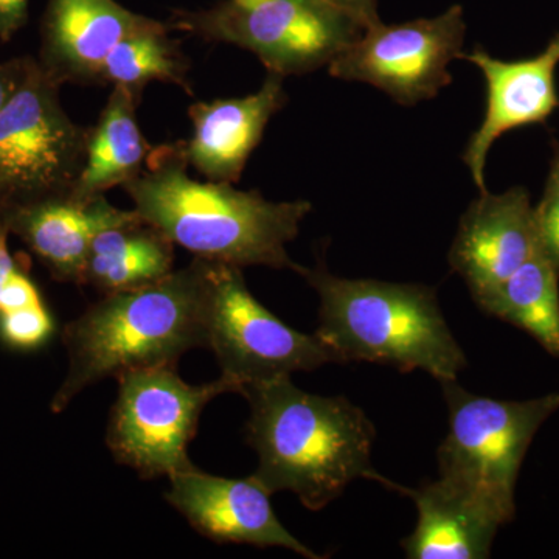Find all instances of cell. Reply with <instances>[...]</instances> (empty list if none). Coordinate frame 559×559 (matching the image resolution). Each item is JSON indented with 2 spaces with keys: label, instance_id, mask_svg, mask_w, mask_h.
<instances>
[{
  "label": "cell",
  "instance_id": "1",
  "mask_svg": "<svg viewBox=\"0 0 559 559\" xmlns=\"http://www.w3.org/2000/svg\"><path fill=\"white\" fill-rule=\"evenodd\" d=\"M189 165L183 142L151 150L142 171L123 186L140 218L194 259L299 274L286 246L310 215V201L274 202L230 182H198Z\"/></svg>",
  "mask_w": 559,
  "mask_h": 559
},
{
  "label": "cell",
  "instance_id": "2",
  "mask_svg": "<svg viewBox=\"0 0 559 559\" xmlns=\"http://www.w3.org/2000/svg\"><path fill=\"white\" fill-rule=\"evenodd\" d=\"M207 260L142 286L103 294L62 331L69 370L50 403L68 409L83 390L106 378L150 367H176L180 356L207 348Z\"/></svg>",
  "mask_w": 559,
  "mask_h": 559
},
{
  "label": "cell",
  "instance_id": "3",
  "mask_svg": "<svg viewBox=\"0 0 559 559\" xmlns=\"http://www.w3.org/2000/svg\"><path fill=\"white\" fill-rule=\"evenodd\" d=\"M246 440L259 455L253 479L270 495L290 491L308 510L340 498L373 469L374 426L344 396L305 392L290 377L246 385Z\"/></svg>",
  "mask_w": 559,
  "mask_h": 559
},
{
  "label": "cell",
  "instance_id": "4",
  "mask_svg": "<svg viewBox=\"0 0 559 559\" xmlns=\"http://www.w3.org/2000/svg\"><path fill=\"white\" fill-rule=\"evenodd\" d=\"M299 274L320 299L316 334L341 364H388L428 371L440 382L457 381L465 370V352L429 286L336 277L322 263Z\"/></svg>",
  "mask_w": 559,
  "mask_h": 559
},
{
  "label": "cell",
  "instance_id": "5",
  "mask_svg": "<svg viewBox=\"0 0 559 559\" xmlns=\"http://www.w3.org/2000/svg\"><path fill=\"white\" fill-rule=\"evenodd\" d=\"M450 430L437 452L439 479L506 525L516 513L514 488L530 444L559 409V393L528 401L474 395L441 381Z\"/></svg>",
  "mask_w": 559,
  "mask_h": 559
},
{
  "label": "cell",
  "instance_id": "6",
  "mask_svg": "<svg viewBox=\"0 0 559 559\" xmlns=\"http://www.w3.org/2000/svg\"><path fill=\"white\" fill-rule=\"evenodd\" d=\"M175 27L252 51L267 72L285 79L330 66L366 31L330 0H224L176 13Z\"/></svg>",
  "mask_w": 559,
  "mask_h": 559
},
{
  "label": "cell",
  "instance_id": "7",
  "mask_svg": "<svg viewBox=\"0 0 559 559\" xmlns=\"http://www.w3.org/2000/svg\"><path fill=\"white\" fill-rule=\"evenodd\" d=\"M60 86L27 58L0 109V209L70 193L83 171L91 128L70 120Z\"/></svg>",
  "mask_w": 559,
  "mask_h": 559
},
{
  "label": "cell",
  "instance_id": "8",
  "mask_svg": "<svg viewBox=\"0 0 559 559\" xmlns=\"http://www.w3.org/2000/svg\"><path fill=\"white\" fill-rule=\"evenodd\" d=\"M119 393L110 411L106 444L120 463L142 479L171 477L193 468L189 444L202 411L224 393H238L224 378L189 384L176 367H150L117 378Z\"/></svg>",
  "mask_w": 559,
  "mask_h": 559
},
{
  "label": "cell",
  "instance_id": "9",
  "mask_svg": "<svg viewBox=\"0 0 559 559\" xmlns=\"http://www.w3.org/2000/svg\"><path fill=\"white\" fill-rule=\"evenodd\" d=\"M207 348L221 378L242 392L246 385L341 364L318 334L282 322L250 293L241 267L209 261Z\"/></svg>",
  "mask_w": 559,
  "mask_h": 559
},
{
  "label": "cell",
  "instance_id": "10",
  "mask_svg": "<svg viewBox=\"0 0 559 559\" xmlns=\"http://www.w3.org/2000/svg\"><path fill=\"white\" fill-rule=\"evenodd\" d=\"M462 5L429 20L370 25L330 62V75L371 84L400 105L432 100L451 84L450 64L462 57Z\"/></svg>",
  "mask_w": 559,
  "mask_h": 559
},
{
  "label": "cell",
  "instance_id": "11",
  "mask_svg": "<svg viewBox=\"0 0 559 559\" xmlns=\"http://www.w3.org/2000/svg\"><path fill=\"white\" fill-rule=\"evenodd\" d=\"M165 500L205 538L215 543L282 547L308 559H322L290 535L271 506V495L252 476H213L193 468L173 474Z\"/></svg>",
  "mask_w": 559,
  "mask_h": 559
},
{
  "label": "cell",
  "instance_id": "12",
  "mask_svg": "<svg viewBox=\"0 0 559 559\" xmlns=\"http://www.w3.org/2000/svg\"><path fill=\"white\" fill-rule=\"evenodd\" d=\"M460 58L477 66L487 83L484 121L471 135L462 157L477 189L487 191L485 165L492 143L506 132L546 123L559 108L555 81L559 66V33L549 40L546 49L527 60H498L484 49L462 53Z\"/></svg>",
  "mask_w": 559,
  "mask_h": 559
},
{
  "label": "cell",
  "instance_id": "13",
  "mask_svg": "<svg viewBox=\"0 0 559 559\" xmlns=\"http://www.w3.org/2000/svg\"><path fill=\"white\" fill-rule=\"evenodd\" d=\"M536 234L527 189L480 191L460 219L450 250L452 270L465 278L474 301L488 296L535 255Z\"/></svg>",
  "mask_w": 559,
  "mask_h": 559
},
{
  "label": "cell",
  "instance_id": "14",
  "mask_svg": "<svg viewBox=\"0 0 559 559\" xmlns=\"http://www.w3.org/2000/svg\"><path fill=\"white\" fill-rule=\"evenodd\" d=\"M135 218V210L114 207L105 194L81 200L66 193L0 209V223L38 255L50 274L75 285H83L95 235Z\"/></svg>",
  "mask_w": 559,
  "mask_h": 559
},
{
  "label": "cell",
  "instance_id": "15",
  "mask_svg": "<svg viewBox=\"0 0 559 559\" xmlns=\"http://www.w3.org/2000/svg\"><path fill=\"white\" fill-rule=\"evenodd\" d=\"M154 22L116 0H49L43 20L40 66L60 84H100L110 50Z\"/></svg>",
  "mask_w": 559,
  "mask_h": 559
},
{
  "label": "cell",
  "instance_id": "16",
  "mask_svg": "<svg viewBox=\"0 0 559 559\" xmlns=\"http://www.w3.org/2000/svg\"><path fill=\"white\" fill-rule=\"evenodd\" d=\"M283 81L267 72L263 86L248 97L194 103L189 110L193 134L183 142L189 164L209 180L238 182L267 123L288 102Z\"/></svg>",
  "mask_w": 559,
  "mask_h": 559
},
{
  "label": "cell",
  "instance_id": "17",
  "mask_svg": "<svg viewBox=\"0 0 559 559\" xmlns=\"http://www.w3.org/2000/svg\"><path fill=\"white\" fill-rule=\"evenodd\" d=\"M367 479L414 500L418 522L401 547L411 559H484L491 554L492 540L502 524L484 507L443 480L425 481L406 488L371 469Z\"/></svg>",
  "mask_w": 559,
  "mask_h": 559
},
{
  "label": "cell",
  "instance_id": "18",
  "mask_svg": "<svg viewBox=\"0 0 559 559\" xmlns=\"http://www.w3.org/2000/svg\"><path fill=\"white\" fill-rule=\"evenodd\" d=\"M175 271V245L142 218L95 235L84 264L83 285L102 294L142 288Z\"/></svg>",
  "mask_w": 559,
  "mask_h": 559
},
{
  "label": "cell",
  "instance_id": "19",
  "mask_svg": "<svg viewBox=\"0 0 559 559\" xmlns=\"http://www.w3.org/2000/svg\"><path fill=\"white\" fill-rule=\"evenodd\" d=\"M139 97L114 86L100 120L91 128L86 164L70 193L81 200L100 197L112 187L130 182L145 167L153 146L140 132L135 106Z\"/></svg>",
  "mask_w": 559,
  "mask_h": 559
},
{
  "label": "cell",
  "instance_id": "20",
  "mask_svg": "<svg viewBox=\"0 0 559 559\" xmlns=\"http://www.w3.org/2000/svg\"><path fill=\"white\" fill-rule=\"evenodd\" d=\"M476 304L487 314L527 331L551 356H559V272L538 250Z\"/></svg>",
  "mask_w": 559,
  "mask_h": 559
},
{
  "label": "cell",
  "instance_id": "21",
  "mask_svg": "<svg viewBox=\"0 0 559 559\" xmlns=\"http://www.w3.org/2000/svg\"><path fill=\"white\" fill-rule=\"evenodd\" d=\"M186 55L168 36V27L156 21L150 27L121 39L103 64L100 84L127 87L140 95L151 81L175 83L191 94Z\"/></svg>",
  "mask_w": 559,
  "mask_h": 559
},
{
  "label": "cell",
  "instance_id": "22",
  "mask_svg": "<svg viewBox=\"0 0 559 559\" xmlns=\"http://www.w3.org/2000/svg\"><path fill=\"white\" fill-rule=\"evenodd\" d=\"M533 223L538 252L559 272V143L555 146L543 198L533 207Z\"/></svg>",
  "mask_w": 559,
  "mask_h": 559
},
{
  "label": "cell",
  "instance_id": "23",
  "mask_svg": "<svg viewBox=\"0 0 559 559\" xmlns=\"http://www.w3.org/2000/svg\"><path fill=\"white\" fill-rule=\"evenodd\" d=\"M51 333L53 319L44 304L0 314V337L11 347H39Z\"/></svg>",
  "mask_w": 559,
  "mask_h": 559
},
{
  "label": "cell",
  "instance_id": "24",
  "mask_svg": "<svg viewBox=\"0 0 559 559\" xmlns=\"http://www.w3.org/2000/svg\"><path fill=\"white\" fill-rule=\"evenodd\" d=\"M43 304L39 290L21 266L10 275L0 293V314Z\"/></svg>",
  "mask_w": 559,
  "mask_h": 559
},
{
  "label": "cell",
  "instance_id": "25",
  "mask_svg": "<svg viewBox=\"0 0 559 559\" xmlns=\"http://www.w3.org/2000/svg\"><path fill=\"white\" fill-rule=\"evenodd\" d=\"M28 17V0H0V39L10 40L24 27Z\"/></svg>",
  "mask_w": 559,
  "mask_h": 559
},
{
  "label": "cell",
  "instance_id": "26",
  "mask_svg": "<svg viewBox=\"0 0 559 559\" xmlns=\"http://www.w3.org/2000/svg\"><path fill=\"white\" fill-rule=\"evenodd\" d=\"M27 58H20L9 62H0V109L9 102L11 94L16 90L24 73Z\"/></svg>",
  "mask_w": 559,
  "mask_h": 559
},
{
  "label": "cell",
  "instance_id": "27",
  "mask_svg": "<svg viewBox=\"0 0 559 559\" xmlns=\"http://www.w3.org/2000/svg\"><path fill=\"white\" fill-rule=\"evenodd\" d=\"M330 2L340 7L342 10L348 11L356 20L362 22L366 28L380 22L377 0H330Z\"/></svg>",
  "mask_w": 559,
  "mask_h": 559
},
{
  "label": "cell",
  "instance_id": "28",
  "mask_svg": "<svg viewBox=\"0 0 559 559\" xmlns=\"http://www.w3.org/2000/svg\"><path fill=\"white\" fill-rule=\"evenodd\" d=\"M9 229L0 223V293L5 286L7 280L16 271L20 264L11 257L9 246H7V238H9Z\"/></svg>",
  "mask_w": 559,
  "mask_h": 559
}]
</instances>
